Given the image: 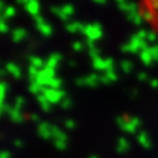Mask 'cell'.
Masks as SVG:
<instances>
[{
	"mask_svg": "<svg viewBox=\"0 0 158 158\" xmlns=\"http://www.w3.org/2000/svg\"><path fill=\"white\" fill-rule=\"evenodd\" d=\"M149 49L148 46V41L147 40H141L137 35H132L130 41L125 45L121 46V51L122 52H132V54H137V52H142L144 50Z\"/></svg>",
	"mask_w": 158,
	"mask_h": 158,
	"instance_id": "obj_1",
	"label": "cell"
},
{
	"mask_svg": "<svg viewBox=\"0 0 158 158\" xmlns=\"http://www.w3.org/2000/svg\"><path fill=\"white\" fill-rule=\"evenodd\" d=\"M82 34L86 36L87 40H91V41L100 40V39L102 37V26L98 23L87 24V25L84 26Z\"/></svg>",
	"mask_w": 158,
	"mask_h": 158,
	"instance_id": "obj_2",
	"label": "cell"
},
{
	"mask_svg": "<svg viewBox=\"0 0 158 158\" xmlns=\"http://www.w3.org/2000/svg\"><path fill=\"white\" fill-rule=\"evenodd\" d=\"M43 95L49 100V102L52 103H61L64 98H66V92L64 90H55V89H49L44 87Z\"/></svg>",
	"mask_w": 158,
	"mask_h": 158,
	"instance_id": "obj_3",
	"label": "cell"
},
{
	"mask_svg": "<svg viewBox=\"0 0 158 158\" xmlns=\"http://www.w3.org/2000/svg\"><path fill=\"white\" fill-rule=\"evenodd\" d=\"M52 78H55V70L45 66L43 70H40V73H39L35 82H37L39 85H41L43 87H48L50 85Z\"/></svg>",
	"mask_w": 158,
	"mask_h": 158,
	"instance_id": "obj_4",
	"label": "cell"
},
{
	"mask_svg": "<svg viewBox=\"0 0 158 158\" xmlns=\"http://www.w3.org/2000/svg\"><path fill=\"white\" fill-rule=\"evenodd\" d=\"M75 84L77 86H90V87H96L100 82V76L97 73H90L89 76L85 77H78L76 78Z\"/></svg>",
	"mask_w": 158,
	"mask_h": 158,
	"instance_id": "obj_5",
	"label": "cell"
},
{
	"mask_svg": "<svg viewBox=\"0 0 158 158\" xmlns=\"http://www.w3.org/2000/svg\"><path fill=\"white\" fill-rule=\"evenodd\" d=\"M92 66L97 71L107 72L110 70H114V67H113V59H111V57H107V59L97 57V59L92 60Z\"/></svg>",
	"mask_w": 158,
	"mask_h": 158,
	"instance_id": "obj_6",
	"label": "cell"
},
{
	"mask_svg": "<svg viewBox=\"0 0 158 158\" xmlns=\"http://www.w3.org/2000/svg\"><path fill=\"white\" fill-rule=\"evenodd\" d=\"M35 20V24H36V29L40 31V34H43L44 36H50L52 34V26L48 23H45L44 18L40 16V15H37L34 18Z\"/></svg>",
	"mask_w": 158,
	"mask_h": 158,
	"instance_id": "obj_7",
	"label": "cell"
},
{
	"mask_svg": "<svg viewBox=\"0 0 158 158\" xmlns=\"http://www.w3.org/2000/svg\"><path fill=\"white\" fill-rule=\"evenodd\" d=\"M116 122L118 126H120V128L126 133H136V131H137V127L133 125L131 118H127L126 120L125 117H117Z\"/></svg>",
	"mask_w": 158,
	"mask_h": 158,
	"instance_id": "obj_8",
	"label": "cell"
},
{
	"mask_svg": "<svg viewBox=\"0 0 158 158\" xmlns=\"http://www.w3.org/2000/svg\"><path fill=\"white\" fill-rule=\"evenodd\" d=\"M37 135L43 139L52 138V125L49 122H40V125L37 126Z\"/></svg>",
	"mask_w": 158,
	"mask_h": 158,
	"instance_id": "obj_9",
	"label": "cell"
},
{
	"mask_svg": "<svg viewBox=\"0 0 158 158\" xmlns=\"http://www.w3.org/2000/svg\"><path fill=\"white\" fill-rule=\"evenodd\" d=\"M24 6H25V10L34 18L40 14V4L36 0H26V4Z\"/></svg>",
	"mask_w": 158,
	"mask_h": 158,
	"instance_id": "obj_10",
	"label": "cell"
},
{
	"mask_svg": "<svg viewBox=\"0 0 158 158\" xmlns=\"http://www.w3.org/2000/svg\"><path fill=\"white\" fill-rule=\"evenodd\" d=\"M26 35H27V32H26V30L24 27H16L11 32L13 41L14 43H20V41H23L24 39L26 37Z\"/></svg>",
	"mask_w": 158,
	"mask_h": 158,
	"instance_id": "obj_11",
	"label": "cell"
},
{
	"mask_svg": "<svg viewBox=\"0 0 158 158\" xmlns=\"http://www.w3.org/2000/svg\"><path fill=\"white\" fill-rule=\"evenodd\" d=\"M61 59H62V56L60 55V54H56V52H54V54H51L49 57H48V60H46V67H50V69H56L57 67V65L60 64V61H61Z\"/></svg>",
	"mask_w": 158,
	"mask_h": 158,
	"instance_id": "obj_12",
	"label": "cell"
},
{
	"mask_svg": "<svg viewBox=\"0 0 158 158\" xmlns=\"http://www.w3.org/2000/svg\"><path fill=\"white\" fill-rule=\"evenodd\" d=\"M137 141H138V143L143 147V148H151V141H149V137H148V135H147V132L146 131H139V133H138V136H137Z\"/></svg>",
	"mask_w": 158,
	"mask_h": 158,
	"instance_id": "obj_13",
	"label": "cell"
},
{
	"mask_svg": "<svg viewBox=\"0 0 158 158\" xmlns=\"http://www.w3.org/2000/svg\"><path fill=\"white\" fill-rule=\"evenodd\" d=\"M5 69H6V71H8L10 75H13V77H15V78H20V77H21V70H20V67H19L16 64H14V62H8L6 66H5Z\"/></svg>",
	"mask_w": 158,
	"mask_h": 158,
	"instance_id": "obj_14",
	"label": "cell"
},
{
	"mask_svg": "<svg viewBox=\"0 0 158 158\" xmlns=\"http://www.w3.org/2000/svg\"><path fill=\"white\" fill-rule=\"evenodd\" d=\"M52 138H54V141L67 142V135L64 131H61L57 126H52Z\"/></svg>",
	"mask_w": 158,
	"mask_h": 158,
	"instance_id": "obj_15",
	"label": "cell"
},
{
	"mask_svg": "<svg viewBox=\"0 0 158 158\" xmlns=\"http://www.w3.org/2000/svg\"><path fill=\"white\" fill-rule=\"evenodd\" d=\"M130 149V142L125 137H120L117 139V152L118 153H125Z\"/></svg>",
	"mask_w": 158,
	"mask_h": 158,
	"instance_id": "obj_16",
	"label": "cell"
},
{
	"mask_svg": "<svg viewBox=\"0 0 158 158\" xmlns=\"http://www.w3.org/2000/svg\"><path fill=\"white\" fill-rule=\"evenodd\" d=\"M84 26H85V25H82L81 23H78V21H72V23L66 24L65 29H66V31H69V32H72V34H73V32H78V31H81V32H82Z\"/></svg>",
	"mask_w": 158,
	"mask_h": 158,
	"instance_id": "obj_17",
	"label": "cell"
},
{
	"mask_svg": "<svg viewBox=\"0 0 158 158\" xmlns=\"http://www.w3.org/2000/svg\"><path fill=\"white\" fill-rule=\"evenodd\" d=\"M86 45L89 46V55H90V57H91L92 60L100 57V49H97V48L95 46L94 41L87 40V39H86Z\"/></svg>",
	"mask_w": 158,
	"mask_h": 158,
	"instance_id": "obj_18",
	"label": "cell"
},
{
	"mask_svg": "<svg viewBox=\"0 0 158 158\" xmlns=\"http://www.w3.org/2000/svg\"><path fill=\"white\" fill-rule=\"evenodd\" d=\"M139 59H141V61L143 62V65H146V66H151L152 62L154 61L153 57H152V55H151V52H149V49H147V50L139 52Z\"/></svg>",
	"mask_w": 158,
	"mask_h": 158,
	"instance_id": "obj_19",
	"label": "cell"
},
{
	"mask_svg": "<svg viewBox=\"0 0 158 158\" xmlns=\"http://www.w3.org/2000/svg\"><path fill=\"white\" fill-rule=\"evenodd\" d=\"M127 20L131 21L132 24L135 25H141L143 23V18H142V14L141 13H131V14H127Z\"/></svg>",
	"mask_w": 158,
	"mask_h": 158,
	"instance_id": "obj_20",
	"label": "cell"
},
{
	"mask_svg": "<svg viewBox=\"0 0 158 158\" xmlns=\"http://www.w3.org/2000/svg\"><path fill=\"white\" fill-rule=\"evenodd\" d=\"M9 117H10V120H11L13 122H15V123H20V122L23 121V114H21L20 110L15 108L14 106H13L10 113H9Z\"/></svg>",
	"mask_w": 158,
	"mask_h": 158,
	"instance_id": "obj_21",
	"label": "cell"
},
{
	"mask_svg": "<svg viewBox=\"0 0 158 158\" xmlns=\"http://www.w3.org/2000/svg\"><path fill=\"white\" fill-rule=\"evenodd\" d=\"M37 102H39V105L41 106V108H43L45 112H49V111L51 110V103L49 102V100H48L43 94L37 96Z\"/></svg>",
	"mask_w": 158,
	"mask_h": 158,
	"instance_id": "obj_22",
	"label": "cell"
},
{
	"mask_svg": "<svg viewBox=\"0 0 158 158\" xmlns=\"http://www.w3.org/2000/svg\"><path fill=\"white\" fill-rule=\"evenodd\" d=\"M51 11H52L56 16H59L60 20H62V21H69V19H70V16H67V15L64 13L62 8H59V6H51Z\"/></svg>",
	"mask_w": 158,
	"mask_h": 158,
	"instance_id": "obj_23",
	"label": "cell"
},
{
	"mask_svg": "<svg viewBox=\"0 0 158 158\" xmlns=\"http://www.w3.org/2000/svg\"><path fill=\"white\" fill-rule=\"evenodd\" d=\"M29 61H30V65H31V66H34V67H36V69H39V70H40V69L44 66L43 59L37 57V56H30V57H29Z\"/></svg>",
	"mask_w": 158,
	"mask_h": 158,
	"instance_id": "obj_24",
	"label": "cell"
},
{
	"mask_svg": "<svg viewBox=\"0 0 158 158\" xmlns=\"http://www.w3.org/2000/svg\"><path fill=\"white\" fill-rule=\"evenodd\" d=\"M43 90H44V87H43L41 85H39L37 82H31L30 86H29V91H30L31 94L37 95V96L43 94Z\"/></svg>",
	"mask_w": 158,
	"mask_h": 158,
	"instance_id": "obj_25",
	"label": "cell"
},
{
	"mask_svg": "<svg viewBox=\"0 0 158 158\" xmlns=\"http://www.w3.org/2000/svg\"><path fill=\"white\" fill-rule=\"evenodd\" d=\"M27 72H29V77H30L31 82H35V81H36V78H37V76H39V73H40V70L30 65Z\"/></svg>",
	"mask_w": 158,
	"mask_h": 158,
	"instance_id": "obj_26",
	"label": "cell"
},
{
	"mask_svg": "<svg viewBox=\"0 0 158 158\" xmlns=\"http://www.w3.org/2000/svg\"><path fill=\"white\" fill-rule=\"evenodd\" d=\"M121 69H122V71L125 73H130L132 71V69H133V65H132V62L130 60H122L121 61Z\"/></svg>",
	"mask_w": 158,
	"mask_h": 158,
	"instance_id": "obj_27",
	"label": "cell"
},
{
	"mask_svg": "<svg viewBox=\"0 0 158 158\" xmlns=\"http://www.w3.org/2000/svg\"><path fill=\"white\" fill-rule=\"evenodd\" d=\"M6 91H8V84H6V81L3 80L2 84H0V92H2V95H0V101H2V105H4Z\"/></svg>",
	"mask_w": 158,
	"mask_h": 158,
	"instance_id": "obj_28",
	"label": "cell"
},
{
	"mask_svg": "<svg viewBox=\"0 0 158 158\" xmlns=\"http://www.w3.org/2000/svg\"><path fill=\"white\" fill-rule=\"evenodd\" d=\"M15 13H16V10L14 6H6L5 11L2 14V19H10L15 15Z\"/></svg>",
	"mask_w": 158,
	"mask_h": 158,
	"instance_id": "obj_29",
	"label": "cell"
},
{
	"mask_svg": "<svg viewBox=\"0 0 158 158\" xmlns=\"http://www.w3.org/2000/svg\"><path fill=\"white\" fill-rule=\"evenodd\" d=\"M141 14H142L143 20L147 21V23H152V21L154 20V14H153L152 10H144V11H142Z\"/></svg>",
	"mask_w": 158,
	"mask_h": 158,
	"instance_id": "obj_30",
	"label": "cell"
},
{
	"mask_svg": "<svg viewBox=\"0 0 158 158\" xmlns=\"http://www.w3.org/2000/svg\"><path fill=\"white\" fill-rule=\"evenodd\" d=\"M61 85H62V80H61V78H59V77H55V78H52V80H51V82H50V85H49L48 87H49V89L60 90Z\"/></svg>",
	"mask_w": 158,
	"mask_h": 158,
	"instance_id": "obj_31",
	"label": "cell"
},
{
	"mask_svg": "<svg viewBox=\"0 0 158 158\" xmlns=\"http://www.w3.org/2000/svg\"><path fill=\"white\" fill-rule=\"evenodd\" d=\"M61 8H62L64 13H65L67 16H71V15L75 13V8H73V5H71V4H65V5L61 6Z\"/></svg>",
	"mask_w": 158,
	"mask_h": 158,
	"instance_id": "obj_32",
	"label": "cell"
},
{
	"mask_svg": "<svg viewBox=\"0 0 158 158\" xmlns=\"http://www.w3.org/2000/svg\"><path fill=\"white\" fill-rule=\"evenodd\" d=\"M128 5H130V3H127V2H120L118 0L117 2V6H118V9H120L121 11H123V13H126L127 14V11H128Z\"/></svg>",
	"mask_w": 158,
	"mask_h": 158,
	"instance_id": "obj_33",
	"label": "cell"
},
{
	"mask_svg": "<svg viewBox=\"0 0 158 158\" xmlns=\"http://www.w3.org/2000/svg\"><path fill=\"white\" fill-rule=\"evenodd\" d=\"M24 103H25V98H24L23 96H18V97L15 98V105H14V107L18 108V110H21V107L24 106Z\"/></svg>",
	"mask_w": 158,
	"mask_h": 158,
	"instance_id": "obj_34",
	"label": "cell"
},
{
	"mask_svg": "<svg viewBox=\"0 0 158 158\" xmlns=\"http://www.w3.org/2000/svg\"><path fill=\"white\" fill-rule=\"evenodd\" d=\"M149 52H151L153 60H154V61H158V45L151 46V48H149Z\"/></svg>",
	"mask_w": 158,
	"mask_h": 158,
	"instance_id": "obj_35",
	"label": "cell"
},
{
	"mask_svg": "<svg viewBox=\"0 0 158 158\" xmlns=\"http://www.w3.org/2000/svg\"><path fill=\"white\" fill-rule=\"evenodd\" d=\"M54 144H55V147L59 151H65L66 149V146H67V142H64V141H54Z\"/></svg>",
	"mask_w": 158,
	"mask_h": 158,
	"instance_id": "obj_36",
	"label": "cell"
},
{
	"mask_svg": "<svg viewBox=\"0 0 158 158\" xmlns=\"http://www.w3.org/2000/svg\"><path fill=\"white\" fill-rule=\"evenodd\" d=\"M105 75H106V76L110 78V81H111V82L117 81V78H118V77H117V73L114 72V70H110V71H107Z\"/></svg>",
	"mask_w": 158,
	"mask_h": 158,
	"instance_id": "obj_37",
	"label": "cell"
},
{
	"mask_svg": "<svg viewBox=\"0 0 158 158\" xmlns=\"http://www.w3.org/2000/svg\"><path fill=\"white\" fill-rule=\"evenodd\" d=\"M61 107L64 108V110H69L70 107H71V105H72V102H71V100L69 98V97H66V98H64L62 101H61Z\"/></svg>",
	"mask_w": 158,
	"mask_h": 158,
	"instance_id": "obj_38",
	"label": "cell"
},
{
	"mask_svg": "<svg viewBox=\"0 0 158 158\" xmlns=\"http://www.w3.org/2000/svg\"><path fill=\"white\" fill-rule=\"evenodd\" d=\"M0 31L3 34H6L9 31V26L5 23V19H0Z\"/></svg>",
	"mask_w": 158,
	"mask_h": 158,
	"instance_id": "obj_39",
	"label": "cell"
},
{
	"mask_svg": "<svg viewBox=\"0 0 158 158\" xmlns=\"http://www.w3.org/2000/svg\"><path fill=\"white\" fill-rule=\"evenodd\" d=\"M75 126H76V123H75L73 120H71V118H67V120H65V127H66V128H69V130H73Z\"/></svg>",
	"mask_w": 158,
	"mask_h": 158,
	"instance_id": "obj_40",
	"label": "cell"
},
{
	"mask_svg": "<svg viewBox=\"0 0 158 158\" xmlns=\"http://www.w3.org/2000/svg\"><path fill=\"white\" fill-rule=\"evenodd\" d=\"M141 40H147V36H148V31L147 30H144V29H142V30H139L137 34H136Z\"/></svg>",
	"mask_w": 158,
	"mask_h": 158,
	"instance_id": "obj_41",
	"label": "cell"
},
{
	"mask_svg": "<svg viewBox=\"0 0 158 158\" xmlns=\"http://www.w3.org/2000/svg\"><path fill=\"white\" fill-rule=\"evenodd\" d=\"M72 49H73V51H82V49H84V45L80 43V41H75L73 44H72Z\"/></svg>",
	"mask_w": 158,
	"mask_h": 158,
	"instance_id": "obj_42",
	"label": "cell"
},
{
	"mask_svg": "<svg viewBox=\"0 0 158 158\" xmlns=\"http://www.w3.org/2000/svg\"><path fill=\"white\" fill-rule=\"evenodd\" d=\"M157 40V34L154 31H148V36H147V41L154 43Z\"/></svg>",
	"mask_w": 158,
	"mask_h": 158,
	"instance_id": "obj_43",
	"label": "cell"
},
{
	"mask_svg": "<svg viewBox=\"0 0 158 158\" xmlns=\"http://www.w3.org/2000/svg\"><path fill=\"white\" fill-rule=\"evenodd\" d=\"M11 108H13V107H10L9 105H5V103L2 105V107H0V110H2V113H8V114L10 113Z\"/></svg>",
	"mask_w": 158,
	"mask_h": 158,
	"instance_id": "obj_44",
	"label": "cell"
},
{
	"mask_svg": "<svg viewBox=\"0 0 158 158\" xmlns=\"http://www.w3.org/2000/svg\"><path fill=\"white\" fill-rule=\"evenodd\" d=\"M137 78L139 81H146V80H148V76H147L146 72H138L137 73Z\"/></svg>",
	"mask_w": 158,
	"mask_h": 158,
	"instance_id": "obj_45",
	"label": "cell"
},
{
	"mask_svg": "<svg viewBox=\"0 0 158 158\" xmlns=\"http://www.w3.org/2000/svg\"><path fill=\"white\" fill-rule=\"evenodd\" d=\"M100 82L101 84H103V85H110V78L106 76V75H102V76H100Z\"/></svg>",
	"mask_w": 158,
	"mask_h": 158,
	"instance_id": "obj_46",
	"label": "cell"
},
{
	"mask_svg": "<svg viewBox=\"0 0 158 158\" xmlns=\"http://www.w3.org/2000/svg\"><path fill=\"white\" fill-rule=\"evenodd\" d=\"M149 85L153 89H158V78H152V80H149Z\"/></svg>",
	"mask_w": 158,
	"mask_h": 158,
	"instance_id": "obj_47",
	"label": "cell"
},
{
	"mask_svg": "<svg viewBox=\"0 0 158 158\" xmlns=\"http://www.w3.org/2000/svg\"><path fill=\"white\" fill-rule=\"evenodd\" d=\"M11 157V154H10V152L9 151H2V153H0V158H10Z\"/></svg>",
	"mask_w": 158,
	"mask_h": 158,
	"instance_id": "obj_48",
	"label": "cell"
},
{
	"mask_svg": "<svg viewBox=\"0 0 158 158\" xmlns=\"http://www.w3.org/2000/svg\"><path fill=\"white\" fill-rule=\"evenodd\" d=\"M148 5H149L153 10H157V11H158V2H149Z\"/></svg>",
	"mask_w": 158,
	"mask_h": 158,
	"instance_id": "obj_49",
	"label": "cell"
},
{
	"mask_svg": "<svg viewBox=\"0 0 158 158\" xmlns=\"http://www.w3.org/2000/svg\"><path fill=\"white\" fill-rule=\"evenodd\" d=\"M14 146L18 147V148H19V147H23V142H21L20 139H14Z\"/></svg>",
	"mask_w": 158,
	"mask_h": 158,
	"instance_id": "obj_50",
	"label": "cell"
},
{
	"mask_svg": "<svg viewBox=\"0 0 158 158\" xmlns=\"http://www.w3.org/2000/svg\"><path fill=\"white\" fill-rule=\"evenodd\" d=\"M30 118L34 121V122H37L39 121V116L36 114V113H32V114H30Z\"/></svg>",
	"mask_w": 158,
	"mask_h": 158,
	"instance_id": "obj_51",
	"label": "cell"
},
{
	"mask_svg": "<svg viewBox=\"0 0 158 158\" xmlns=\"http://www.w3.org/2000/svg\"><path fill=\"white\" fill-rule=\"evenodd\" d=\"M94 3H95V4H98V5H105L107 2H106V0H95Z\"/></svg>",
	"mask_w": 158,
	"mask_h": 158,
	"instance_id": "obj_52",
	"label": "cell"
},
{
	"mask_svg": "<svg viewBox=\"0 0 158 158\" xmlns=\"http://www.w3.org/2000/svg\"><path fill=\"white\" fill-rule=\"evenodd\" d=\"M5 9H6L5 4H4L3 2H0V11H2V13H4V11H5Z\"/></svg>",
	"mask_w": 158,
	"mask_h": 158,
	"instance_id": "obj_53",
	"label": "cell"
},
{
	"mask_svg": "<svg viewBox=\"0 0 158 158\" xmlns=\"http://www.w3.org/2000/svg\"><path fill=\"white\" fill-rule=\"evenodd\" d=\"M69 66L75 67V66H76V62H75V61H72V60H70V61H69Z\"/></svg>",
	"mask_w": 158,
	"mask_h": 158,
	"instance_id": "obj_54",
	"label": "cell"
},
{
	"mask_svg": "<svg viewBox=\"0 0 158 158\" xmlns=\"http://www.w3.org/2000/svg\"><path fill=\"white\" fill-rule=\"evenodd\" d=\"M0 73H2V76L4 77V76H5V73H6V69H2V71H0Z\"/></svg>",
	"mask_w": 158,
	"mask_h": 158,
	"instance_id": "obj_55",
	"label": "cell"
},
{
	"mask_svg": "<svg viewBox=\"0 0 158 158\" xmlns=\"http://www.w3.org/2000/svg\"><path fill=\"white\" fill-rule=\"evenodd\" d=\"M137 92H138V91H137V89H135V90H133V92H132V96H133V97H135V96H137Z\"/></svg>",
	"mask_w": 158,
	"mask_h": 158,
	"instance_id": "obj_56",
	"label": "cell"
},
{
	"mask_svg": "<svg viewBox=\"0 0 158 158\" xmlns=\"http://www.w3.org/2000/svg\"><path fill=\"white\" fill-rule=\"evenodd\" d=\"M90 158H98V157H96V156H91Z\"/></svg>",
	"mask_w": 158,
	"mask_h": 158,
	"instance_id": "obj_57",
	"label": "cell"
}]
</instances>
